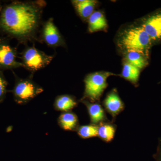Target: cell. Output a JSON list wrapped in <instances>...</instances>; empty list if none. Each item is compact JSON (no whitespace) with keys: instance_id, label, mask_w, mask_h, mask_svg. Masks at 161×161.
<instances>
[{"instance_id":"cell-1","label":"cell","mask_w":161,"mask_h":161,"mask_svg":"<svg viewBox=\"0 0 161 161\" xmlns=\"http://www.w3.org/2000/svg\"><path fill=\"white\" fill-rule=\"evenodd\" d=\"M39 2H13L0 11V36L20 42L36 38L40 26L43 4Z\"/></svg>"},{"instance_id":"cell-2","label":"cell","mask_w":161,"mask_h":161,"mask_svg":"<svg viewBox=\"0 0 161 161\" xmlns=\"http://www.w3.org/2000/svg\"><path fill=\"white\" fill-rule=\"evenodd\" d=\"M151 40L142 26H134L124 32L119 45L127 51H134L147 56Z\"/></svg>"},{"instance_id":"cell-3","label":"cell","mask_w":161,"mask_h":161,"mask_svg":"<svg viewBox=\"0 0 161 161\" xmlns=\"http://www.w3.org/2000/svg\"><path fill=\"white\" fill-rule=\"evenodd\" d=\"M116 75L109 72H97L87 75L85 78V90L81 99L91 102H99L104 91L108 86L107 79Z\"/></svg>"},{"instance_id":"cell-4","label":"cell","mask_w":161,"mask_h":161,"mask_svg":"<svg viewBox=\"0 0 161 161\" xmlns=\"http://www.w3.org/2000/svg\"><path fill=\"white\" fill-rule=\"evenodd\" d=\"M13 73L15 79L11 92L17 103L25 104L43 92V88L30 78H20Z\"/></svg>"},{"instance_id":"cell-5","label":"cell","mask_w":161,"mask_h":161,"mask_svg":"<svg viewBox=\"0 0 161 161\" xmlns=\"http://www.w3.org/2000/svg\"><path fill=\"white\" fill-rule=\"evenodd\" d=\"M53 57L46 54L35 47H29L21 54L23 67L31 72H36L51 63Z\"/></svg>"},{"instance_id":"cell-6","label":"cell","mask_w":161,"mask_h":161,"mask_svg":"<svg viewBox=\"0 0 161 161\" xmlns=\"http://www.w3.org/2000/svg\"><path fill=\"white\" fill-rule=\"evenodd\" d=\"M17 51L11 46L9 38L0 36V71L12 70L23 67L17 60Z\"/></svg>"},{"instance_id":"cell-7","label":"cell","mask_w":161,"mask_h":161,"mask_svg":"<svg viewBox=\"0 0 161 161\" xmlns=\"http://www.w3.org/2000/svg\"><path fill=\"white\" fill-rule=\"evenodd\" d=\"M42 37L43 41L52 47L65 46L64 39L55 25L53 18H50L43 24Z\"/></svg>"},{"instance_id":"cell-8","label":"cell","mask_w":161,"mask_h":161,"mask_svg":"<svg viewBox=\"0 0 161 161\" xmlns=\"http://www.w3.org/2000/svg\"><path fill=\"white\" fill-rule=\"evenodd\" d=\"M105 110L112 117L114 122L116 116L125 109V105L119 95L116 89H113L107 94L106 97L103 102Z\"/></svg>"},{"instance_id":"cell-9","label":"cell","mask_w":161,"mask_h":161,"mask_svg":"<svg viewBox=\"0 0 161 161\" xmlns=\"http://www.w3.org/2000/svg\"><path fill=\"white\" fill-rule=\"evenodd\" d=\"M80 102L86 107L91 124L98 125L101 123L108 121L105 109L99 102H91L82 99H80Z\"/></svg>"},{"instance_id":"cell-10","label":"cell","mask_w":161,"mask_h":161,"mask_svg":"<svg viewBox=\"0 0 161 161\" xmlns=\"http://www.w3.org/2000/svg\"><path fill=\"white\" fill-rule=\"evenodd\" d=\"M142 27L151 40H161V13L148 18L145 20Z\"/></svg>"},{"instance_id":"cell-11","label":"cell","mask_w":161,"mask_h":161,"mask_svg":"<svg viewBox=\"0 0 161 161\" xmlns=\"http://www.w3.org/2000/svg\"><path fill=\"white\" fill-rule=\"evenodd\" d=\"M58 125L61 129L66 131H76L79 126L78 116L74 112H62L58 117Z\"/></svg>"},{"instance_id":"cell-12","label":"cell","mask_w":161,"mask_h":161,"mask_svg":"<svg viewBox=\"0 0 161 161\" xmlns=\"http://www.w3.org/2000/svg\"><path fill=\"white\" fill-rule=\"evenodd\" d=\"M75 97L69 95H58L55 98L53 106L55 110L62 112H70L78 106Z\"/></svg>"},{"instance_id":"cell-13","label":"cell","mask_w":161,"mask_h":161,"mask_svg":"<svg viewBox=\"0 0 161 161\" xmlns=\"http://www.w3.org/2000/svg\"><path fill=\"white\" fill-rule=\"evenodd\" d=\"M116 128V125L112 121L101 123L98 125V136L105 142H111L115 137Z\"/></svg>"},{"instance_id":"cell-14","label":"cell","mask_w":161,"mask_h":161,"mask_svg":"<svg viewBox=\"0 0 161 161\" xmlns=\"http://www.w3.org/2000/svg\"><path fill=\"white\" fill-rule=\"evenodd\" d=\"M72 2L80 16L85 19H89L93 13L97 3L94 0H75Z\"/></svg>"},{"instance_id":"cell-15","label":"cell","mask_w":161,"mask_h":161,"mask_svg":"<svg viewBox=\"0 0 161 161\" xmlns=\"http://www.w3.org/2000/svg\"><path fill=\"white\" fill-rule=\"evenodd\" d=\"M108 24L105 17L100 11H95L88 19V31L93 33L99 31L104 30Z\"/></svg>"},{"instance_id":"cell-16","label":"cell","mask_w":161,"mask_h":161,"mask_svg":"<svg viewBox=\"0 0 161 161\" xmlns=\"http://www.w3.org/2000/svg\"><path fill=\"white\" fill-rule=\"evenodd\" d=\"M140 70L138 68L126 61L124 64L121 76L136 86L140 75Z\"/></svg>"},{"instance_id":"cell-17","label":"cell","mask_w":161,"mask_h":161,"mask_svg":"<svg viewBox=\"0 0 161 161\" xmlns=\"http://www.w3.org/2000/svg\"><path fill=\"white\" fill-rule=\"evenodd\" d=\"M146 56L139 52L128 51L126 55V59L127 62L140 69L147 66L148 63Z\"/></svg>"},{"instance_id":"cell-18","label":"cell","mask_w":161,"mask_h":161,"mask_svg":"<svg viewBox=\"0 0 161 161\" xmlns=\"http://www.w3.org/2000/svg\"><path fill=\"white\" fill-rule=\"evenodd\" d=\"M76 132L80 138L86 139L98 136V125H79Z\"/></svg>"},{"instance_id":"cell-19","label":"cell","mask_w":161,"mask_h":161,"mask_svg":"<svg viewBox=\"0 0 161 161\" xmlns=\"http://www.w3.org/2000/svg\"><path fill=\"white\" fill-rule=\"evenodd\" d=\"M8 85L3 71H0V103H2L6 98V94L8 92Z\"/></svg>"},{"instance_id":"cell-20","label":"cell","mask_w":161,"mask_h":161,"mask_svg":"<svg viewBox=\"0 0 161 161\" xmlns=\"http://www.w3.org/2000/svg\"><path fill=\"white\" fill-rule=\"evenodd\" d=\"M153 158L156 161H161V139H159L157 150L156 153L153 154Z\"/></svg>"},{"instance_id":"cell-21","label":"cell","mask_w":161,"mask_h":161,"mask_svg":"<svg viewBox=\"0 0 161 161\" xmlns=\"http://www.w3.org/2000/svg\"><path fill=\"white\" fill-rule=\"evenodd\" d=\"M3 6H2V3H1V2H0V11L2 10V8H3Z\"/></svg>"}]
</instances>
